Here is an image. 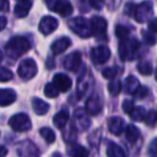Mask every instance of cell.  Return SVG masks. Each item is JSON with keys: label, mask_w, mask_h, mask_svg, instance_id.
Returning <instances> with one entry per match:
<instances>
[{"label": "cell", "mask_w": 157, "mask_h": 157, "mask_svg": "<svg viewBox=\"0 0 157 157\" xmlns=\"http://www.w3.org/2000/svg\"><path fill=\"white\" fill-rule=\"evenodd\" d=\"M30 47H31V44H30L29 40L26 39L25 36L17 35V36L12 37L6 44V54L9 58L15 60L23 56L24 54H26L30 49Z\"/></svg>", "instance_id": "1"}, {"label": "cell", "mask_w": 157, "mask_h": 157, "mask_svg": "<svg viewBox=\"0 0 157 157\" xmlns=\"http://www.w3.org/2000/svg\"><path fill=\"white\" fill-rule=\"evenodd\" d=\"M139 47H140V43L137 39L122 40L119 45V55H120L121 60L127 61L135 59Z\"/></svg>", "instance_id": "2"}, {"label": "cell", "mask_w": 157, "mask_h": 157, "mask_svg": "<svg viewBox=\"0 0 157 157\" xmlns=\"http://www.w3.org/2000/svg\"><path fill=\"white\" fill-rule=\"evenodd\" d=\"M68 27L74 33L82 39H88L92 35L90 21L85 17H75L68 21Z\"/></svg>", "instance_id": "3"}, {"label": "cell", "mask_w": 157, "mask_h": 157, "mask_svg": "<svg viewBox=\"0 0 157 157\" xmlns=\"http://www.w3.org/2000/svg\"><path fill=\"white\" fill-rule=\"evenodd\" d=\"M48 10L66 17L73 13V6L68 0H44Z\"/></svg>", "instance_id": "4"}, {"label": "cell", "mask_w": 157, "mask_h": 157, "mask_svg": "<svg viewBox=\"0 0 157 157\" xmlns=\"http://www.w3.org/2000/svg\"><path fill=\"white\" fill-rule=\"evenodd\" d=\"M9 125L14 132H27L32 126L30 118L25 113H17L12 116L9 120Z\"/></svg>", "instance_id": "5"}, {"label": "cell", "mask_w": 157, "mask_h": 157, "mask_svg": "<svg viewBox=\"0 0 157 157\" xmlns=\"http://www.w3.org/2000/svg\"><path fill=\"white\" fill-rule=\"evenodd\" d=\"M153 14V2L151 0H145L139 4H136L134 18L138 23H145Z\"/></svg>", "instance_id": "6"}, {"label": "cell", "mask_w": 157, "mask_h": 157, "mask_svg": "<svg viewBox=\"0 0 157 157\" xmlns=\"http://www.w3.org/2000/svg\"><path fill=\"white\" fill-rule=\"evenodd\" d=\"M37 73V66L36 63L33 59H26L21 61L17 68V74L21 79L29 80L32 79Z\"/></svg>", "instance_id": "7"}, {"label": "cell", "mask_w": 157, "mask_h": 157, "mask_svg": "<svg viewBox=\"0 0 157 157\" xmlns=\"http://www.w3.org/2000/svg\"><path fill=\"white\" fill-rule=\"evenodd\" d=\"M92 35L97 39H106V31H107V21L101 16H93L90 21Z\"/></svg>", "instance_id": "8"}, {"label": "cell", "mask_w": 157, "mask_h": 157, "mask_svg": "<svg viewBox=\"0 0 157 157\" xmlns=\"http://www.w3.org/2000/svg\"><path fill=\"white\" fill-rule=\"evenodd\" d=\"M90 125H91V121H90L87 112L81 108L77 109L74 113V124H73L75 129L85 132L90 127Z\"/></svg>", "instance_id": "9"}, {"label": "cell", "mask_w": 157, "mask_h": 157, "mask_svg": "<svg viewBox=\"0 0 157 157\" xmlns=\"http://www.w3.org/2000/svg\"><path fill=\"white\" fill-rule=\"evenodd\" d=\"M17 154L19 157H39V151L35 144L30 140L21 141L17 145Z\"/></svg>", "instance_id": "10"}, {"label": "cell", "mask_w": 157, "mask_h": 157, "mask_svg": "<svg viewBox=\"0 0 157 157\" xmlns=\"http://www.w3.org/2000/svg\"><path fill=\"white\" fill-rule=\"evenodd\" d=\"M110 49L107 46H97L91 50V58L94 63L104 64L106 63L110 58Z\"/></svg>", "instance_id": "11"}, {"label": "cell", "mask_w": 157, "mask_h": 157, "mask_svg": "<svg viewBox=\"0 0 157 157\" xmlns=\"http://www.w3.org/2000/svg\"><path fill=\"white\" fill-rule=\"evenodd\" d=\"M59 23L52 16H44L39 24V30L43 35H49L58 28Z\"/></svg>", "instance_id": "12"}, {"label": "cell", "mask_w": 157, "mask_h": 157, "mask_svg": "<svg viewBox=\"0 0 157 157\" xmlns=\"http://www.w3.org/2000/svg\"><path fill=\"white\" fill-rule=\"evenodd\" d=\"M81 55L78 52H74L65 57L63 60V66L70 72H77L81 66Z\"/></svg>", "instance_id": "13"}, {"label": "cell", "mask_w": 157, "mask_h": 157, "mask_svg": "<svg viewBox=\"0 0 157 157\" xmlns=\"http://www.w3.org/2000/svg\"><path fill=\"white\" fill-rule=\"evenodd\" d=\"M52 85L57 88L59 92H67L72 87V79L67 75L58 73L54 76Z\"/></svg>", "instance_id": "14"}, {"label": "cell", "mask_w": 157, "mask_h": 157, "mask_svg": "<svg viewBox=\"0 0 157 157\" xmlns=\"http://www.w3.org/2000/svg\"><path fill=\"white\" fill-rule=\"evenodd\" d=\"M101 101L98 95H92L86 103V112L90 116H96L101 111Z\"/></svg>", "instance_id": "15"}, {"label": "cell", "mask_w": 157, "mask_h": 157, "mask_svg": "<svg viewBox=\"0 0 157 157\" xmlns=\"http://www.w3.org/2000/svg\"><path fill=\"white\" fill-rule=\"evenodd\" d=\"M32 8V0H18L14 8V14L18 18H24Z\"/></svg>", "instance_id": "16"}, {"label": "cell", "mask_w": 157, "mask_h": 157, "mask_svg": "<svg viewBox=\"0 0 157 157\" xmlns=\"http://www.w3.org/2000/svg\"><path fill=\"white\" fill-rule=\"evenodd\" d=\"M71 44H72V42H71L70 37H66V36L60 37V39H58L57 41H55L54 43H52V54H54L55 56L61 55L70 47Z\"/></svg>", "instance_id": "17"}, {"label": "cell", "mask_w": 157, "mask_h": 157, "mask_svg": "<svg viewBox=\"0 0 157 157\" xmlns=\"http://www.w3.org/2000/svg\"><path fill=\"white\" fill-rule=\"evenodd\" d=\"M108 128L113 135H119L125 129V123L121 117H112L108 120Z\"/></svg>", "instance_id": "18"}, {"label": "cell", "mask_w": 157, "mask_h": 157, "mask_svg": "<svg viewBox=\"0 0 157 157\" xmlns=\"http://www.w3.org/2000/svg\"><path fill=\"white\" fill-rule=\"evenodd\" d=\"M17 98L16 92L12 89H0V106L6 107L12 105Z\"/></svg>", "instance_id": "19"}, {"label": "cell", "mask_w": 157, "mask_h": 157, "mask_svg": "<svg viewBox=\"0 0 157 157\" xmlns=\"http://www.w3.org/2000/svg\"><path fill=\"white\" fill-rule=\"evenodd\" d=\"M32 108L37 116H44L49 110V104L39 97H34L32 98Z\"/></svg>", "instance_id": "20"}, {"label": "cell", "mask_w": 157, "mask_h": 157, "mask_svg": "<svg viewBox=\"0 0 157 157\" xmlns=\"http://www.w3.org/2000/svg\"><path fill=\"white\" fill-rule=\"evenodd\" d=\"M140 88V82L139 80L132 75L126 77L125 82H124V89L127 94H135Z\"/></svg>", "instance_id": "21"}, {"label": "cell", "mask_w": 157, "mask_h": 157, "mask_svg": "<svg viewBox=\"0 0 157 157\" xmlns=\"http://www.w3.org/2000/svg\"><path fill=\"white\" fill-rule=\"evenodd\" d=\"M90 88V80L87 77V72H85L77 81V94L79 97H82L87 93V91Z\"/></svg>", "instance_id": "22"}, {"label": "cell", "mask_w": 157, "mask_h": 157, "mask_svg": "<svg viewBox=\"0 0 157 157\" xmlns=\"http://www.w3.org/2000/svg\"><path fill=\"white\" fill-rule=\"evenodd\" d=\"M68 119H70V114L66 110H61L59 111L56 116L54 117V124L57 128L62 129L67 124Z\"/></svg>", "instance_id": "23"}, {"label": "cell", "mask_w": 157, "mask_h": 157, "mask_svg": "<svg viewBox=\"0 0 157 157\" xmlns=\"http://www.w3.org/2000/svg\"><path fill=\"white\" fill-rule=\"evenodd\" d=\"M107 156L108 157H126L124 151L120 145L112 141H108L107 143Z\"/></svg>", "instance_id": "24"}, {"label": "cell", "mask_w": 157, "mask_h": 157, "mask_svg": "<svg viewBox=\"0 0 157 157\" xmlns=\"http://www.w3.org/2000/svg\"><path fill=\"white\" fill-rule=\"evenodd\" d=\"M124 130H125L126 139L132 143L136 142L141 136V132H140V130H139V128L132 124L127 125V127H126Z\"/></svg>", "instance_id": "25"}, {"label": "cell", "mask_w": 157, "mask_h": 157, "mask_svg": "<svg viewBox=\"0 0 157 157\" xmlns=\"http://www.w3.org/2000/svg\"><path fill=\"white\" fill-rule=\"evenodd\" d=\"M68 154L71 157H88L89 156V151L82 145L74 144L70 150H68Z\"/></svg>", "instance_id": "26"}, {"label": "cell", "mask_w": 157, "mask_h": 157, "mask_svg": "<svg viewBox=\"0 0 157 157\" xmlns=\"http://www.w3.org/2000/svg\"><path fill=\"white\" fill-rule=\"evenodd\" d=\"M145 114H147L145 109L140 106V107H135L134 110H132L128 116H129L130 119H132V121H135V122H140V121L144 120Z\"/></svg>", "instance_id": "27"}, {"label": "cell", "mask_w": 157, "mask_h": 157, "mask_svg": "<svg viewBox=\"0 0 157 157\" xmlns=\"http://www.w3.org/2000/svg\"><path fill=\"white\" fill-rule=\"evenodd\" d=\"M40 135L45 139V141L50 144V143H54L55 140H56V134L55 132L49 127H42L40 129Z\"/></svg>", "instance_id": "28"}, {"label": "cell", "mask_w": 157, "mask_h": 157, "mask_svg": "<svg viewBox=\"0 0 157 157\" xmlns=\"http://www.w3.org/2000/svg\"><path fill=\"white\" fill-rule=\"evenodd\" d=\"M137 70H138V72L140 73L141 75L149 76V75H151L152 72H153V66H152V63L149 62V61H141V62L137 65Z\"/></svg>", "instance_id": "29"}, {"label": "cell", "mask_w": 157, "mask_h": 157, "mask_svg": "<svg viewBox=\"0 0 157 157\" xmlns=\"http://www.w3.org/2000/svg\"><path fill=\"white\" fill-rule=\"evenodd\" d=\"M121 90H122V83L120 80H111L108 85V91L113 96L120 93Z\"/></svg>", "instance_id": "30"}, {"label": "cell", "mask_w": 157, "mask_h": 157, "mask_svg": "<svg viewBox=\"0 0 157 157\" xmlns=\"http://www.w3.org/2000/svg\"><path fill=\"white\" fill-rule=\"evenodd\" d=\"M114 33H116V36L119 39L126 40V37H128V35H129V29L123 25H117Z\"/></svg>", "instance_id": "31"}, {"label": "cell", "mask_w": 157, "mask_h": 157, "mask_svg": "<svg viewBox=\"0 0 157 157\" xmlns=\"http://www.w3.org/2000/svg\"><path fill=\"white\" fill-rule=\"evenodd\" d=\"M76 132L77 130L75 129L74 126H71V128H68L67 130L63 132V138H64V141L67 143H72L75 141L76 139Z\"/></svg>", "instance_id": "32"}, {"label": "cell", "mask_w": 157, "mask_h": 157, "mask_svg": "<svg viewBox=\"0 0 157 157\" xmlns=\"http://www.w3.org/2000/svg\"><path fill=\"white\" fill-rule=\"evenodd\" d=\"M44 93L49 98H55V97H57L59 95V91L52 83H47L45 86V88H44Z\"/></svg>", "instance_id": "33"}, {"label": "cell", "mask_w": 157, "mask_h": 157, "mask_svg": "<svg viewBox=\"0 0 157 157\" xmlns=\"http://www.w3.org/2000/svg\"><path fill=\"white\" fill-rule=\"evenodd\" d=\"M13 78V73L9 68L0 66V82H6Z\"/></svg>", "instance_id": "34"}, {"label": "cell", "mask_w": 157, "mask_h": 157, "mask_svg": "<svg viewBox=\"0 0 157 157\" xmlns=\"http://www.w3.org/2000/svg\"><path fill=\"white\" fill-rule=\"evenodd\" d=\"M117 74H118L117 67H107L103 71V77L106 79H110V80H112L117 76Z\"/></svg>", "instance_id": "35"}, {"label": "cell", "mask_w": 157, "mask_h": 157, "mask_svg": "<svg viewBox=\"0 0 157 157\" xmlns=\"http://www.w3.org/2000/svg\"><path fill=\"white\" fill-rule=\"evenodd\" d=\"M156 118H157V116H156L155 111H154V110H151V111H149L147 114H145L144 120L143 121H144L145 124L147 126H153L156 122Z\"/></svg>", "instance_id": "36"}, {"label": "cell", "mask_w": 157, "mask_h": 157, "mask_svg": "<svg viewBox=\"0 0 157 157\" xmlns=\"http://www.w3.org/2000/svg\"><path fill=\"white\" fill-rule=\"evenodd\" d=\"M142 36L143 40L145 41V43H147L149 45H154L156 43V39L152 32H147V31H142Z\"/></svg>", "instance_id": "37"}, {"label": "cell", "mask_w": 157, "mask_h": 157, "mask_svg": "<svg viewBox=\"0 0 157 157\" xmlns=\"http://www.w3.org/2000/svg\"><path fill=\"white\" fill-rule=\"evenodd\" d=\"M135 108V105H134V101H130V99H125L124 101H123V105H122V109L124 110L127 114H129L130 112L134 110Z\"/></svg>", "instance_id": "38"}, {"label": "cell", "mask_w": 157, "mask_h": 157, "mask_svg": "<svg viewBox=\"0 0 157 157\" xmlns=\"http://www.w3.org/2000/svg\"><path fill=\"white\" fill-rule=\"evenodd\" d=\"M135 9H136V4L132 3V2H128V3H126V6H125L124 13H125L126 15H127V16L134 17Z\"/></svg>", "instance_id": "39"}, {"label": "cell", "mask_w": 157, "mask_h": 157, "mask_svg": "<svg viewBox=\"0 0 157 157\" xmlns=\"http://www.w3.org/2000/svg\"><path fill=\"white\" fill-rule=\"evenodd\" d=\"M149 155L151 157H157V138L154 139L149 147Z\"/></svg>", "instance_id": "40"}, {"label": "cell", "mask_w": 157, "mask_h": 157, "mask_svg": "<svg viewBox=\"0 0 157 157\" xmlns=\"http://www.w3.org/2000/svg\"><path fill=\"white\" fill-rule=\"evenodd\" d=\"M88 1H89L90 6L97 11L101 10L103 6H104V4H105V1H104V0H88Z\"/></svg>", "instance_id": "41"}, {"label": "cell", "mask_w": 157, "mask_h": 157, "mask_svg": "<svg viewBox=\"0 0 157 157\" xmlns=\"http://www.w3.org/2000/svg\"><path fill=\"white\" fill-rule=\"evenodd\" d=\"M147 28L152 33L157 32V18H154L152 21H149V25H147Z\"/></svg>", "instance_id": "42"}, {"label": "cell", "mask_w": 157, "mask_h": 157, "mask_svg": "<svg viewBox=\"0 0 157 157\" xmlns=\"http://www.w3.org/2000/svg\"><path fill=\"white\" fill-rule=\"evenodd\" d=\"M147 92L149 91H147V89L145 87H140L138 91L135 93V95H136L138 98H143V97H145V95L147 94Z\"/></svg>", "instance_id": "43"}, {"label": "cell", "mask_w": 157, "mask_h": 157, "mask_svg": "<svg viewBox=\"0 0 157 157\" xmlns=\"http://www.w3.org/2000/svg\"><path fill=\"white\" fill-rule=\"evenodd\" d=\"M9 0H0V12H6L9 10Z\"/></svg>", "instance_id": "44"}, {"label": "cell", "mask_w": 157, "mask_h": 157, "mask_svg": "<svg viewBox=\"0 0 157 157\" xmlns=\"http://www.w3.org/2000/svg\"><path fill=\"white\" fill-rule=\"evenodd\" d=\"M6 18L4 16L0 15V31L3 30L6 28Z\"/></svg>", "instance_id": "45"}, {"label": "cell", "mask_w": 157, "mask_h": 157, "mask_svg": "<svg viewBox=\"0 0 157 157\" xmlns=\"http://www.w3.org/2000/svg\"><path fill=\"white\" fill-rule=\"evenodd\" d=\"M8 154V149L3 145H0V157H6Z\"/></svg>", "instance_id": "46"}, {"label": "cell", "mask_w": 157, "mask_h": 157, "mask_svg": "<svg viewBox=\"0 0 157 157\" xmlns=\"http://www.w3.org/2000/svg\"><path fill=\"white\" fill-rule=\"evenodd\" d=\"M2 59H3V54H2V52L0 50V63L2 62Z\"/></svg>", "instance_id": "47"}, {"label": "cell", "mask_w": 157, "mask_h": 157, "mask_svg": "<svg viewBox=\"0 0 157 157\" xmlns=\"http://www.w3.org/2000/svg\"><path fill=\"white\" fill-rule=\"evenodd\" d=\"M155 78H156V80H157V70H156V72H155Z\"/></svg>", "instance_id": "48"}]
</instances>
